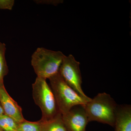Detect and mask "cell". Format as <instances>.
I'll return each instance as SVG.
<instances>
[{
  "instance_id": "cell-1",
  "label": "cell",
  "mask_w": 131,
  "mask_h": 131,
  "mask_svg": "<svg viewBox=\"0 0 131 131\" xmlns=\"http://www.w3.org/2000/svg\"><path fill=\"white\" fill-rule=\"evenodd\" d=\"M118 105L110 94H98L84 105L89 122L96 121L114 127Z\"/></svg>"
},
{
  "instance_id": "cell-2",
  "label": "cell",
  "mask_w": 131,
  "mask_h": 131,
  "mask_svg": "<svg viewBox=\"0 0 131 131\" xmlns=\"http://www.w3.org/2000/svg\"><path fill=\"white\" fill-rule=\"evenodd\" d=\"M49 79L59 112L61 114H65L75 106L85 105L88 102L66 83L59 72Z\"/></svg>"
},
{
  "instance_id": "cell-3",
  "label": "cell",
  "mask_w": 131,
  "mask_h": 131,
  "mask_svg": "<svg viewBox=\"0 0 131 131\" xmlns=\"http://www.w3.org/2000/svg\"><path fill=\"white\" fill-rule=\"evenodd\" d=\"M65 56L62 52L39 47L32 56L31 63L37 77L46 80L59 72Z\"/></svg>"
},
{
  "instance_id": "cell-4",
  "label": "cell",
  "mask_w": 131,
  "mask_h": 131,
  "mask_svg": "<svg viewBox=\"0 0 131 131\" xmlns=\"http://www.w3.org/2000/svg\"><path fill=\"white\" fill-rule=\"evenodd\" d=\"M46 80L37 77L32 84L33 98L41 110L42 121L51 119L59 113L54 94Z\"/></svg>"
},
{
  "instance_id": "cell-5",
  "label": "cell",
  "mask_w": 131,
  "mask_h": 131,
  "mask_svg": "<svg viewBox=\"0 0 131 131\" xmlns=\"http://www.w3.org/2000/svg\"><path fill=\"white\" fill-rule=\"evenodd\" d=\"M59 73L65 81L79 95L88 101L91 98L87 96L82 88V79L80 63L71 54L65 56L59 69Z\"/></svg>"
},
{
  "instance_id": "cell-6",
  "label": "cell",
  "mask_w": 131,
  "mask_h": 131,
  "mask_svg": "<svg viewBox=\"0 0 131 131\" xmlns=\"http://www.w3.org/2000/svg\"><path fill=\"white\" fill-rule=\"evenodd\" d=\"M64 124L69 131H86L89 121L84 105L72 107L68 113L62 115Z\"/></svg>"
},
{
  "instance_id": "cell-7",
  "label": "cell",
  "mask_w": 131,
  "mask_h": 131,
  "mask_svg": "<svg viewBox=\"0 0 131 131\" xmlns=\"http://www.w3.org/2000/svg\"><path fill=\"white\" fill-rule=\"evenodd\" d=\"M0 103L4 114L11 117L17 123L25 120L21 107L9 95L6 90L4 83L0 85Z\"/></svg>"
},
{
  "instance_id": "cell-8",
  "label": "cell",
  "mask_w": 131,
  "mask_h": 131,
  "mask_svg": "<svg viewBox=\"0 0 131 131\" xmlns=\"http://www.w3.org/2000/svg\"><path fill=\"white\" fill-rule=\"evenodd\" d=\"M114 127L115 131H131L130 105H118Z\"/></svg>"
},
{
  "instance_id": "cell-9",
  "label": "cell",
  "mask_w": 131,
  "mask_h": 131,
  "mask_svg": "<svg viewBox=\"0 0 131 131\" xmlns=\"http://www.w3.org/2000/svg\"><path fill=\"white\" fill-rule=\"evenodd\" d=\"M40 121L42 124V131H69L64 124L62 115L60 113L51 119Z\"/></svg>"
},
{
  "instance_id": "cell-10",
  "label": "cell",
  "mask_w": 131,
  "mask_h": 131,
  "mask_svg": "<svg viewBox=\"0 0 131 131\" xmlns=\"http://www.w3.org/2000/svg\"><path fill=\"white\" fill-rule=\"evenodd\" d=\"M6 50V45L0 42V83H3V79L8 73V68L5 58V52Z\"/></svg>"
},
{
  "instance_id": "cell-11",
  "label": "cell",
  "mask_w": 131,
  "mask_h": 131,
  "mask_svg": "<svg viewBox=\"0 0 131 131\" xmlns=\"http://www.w3.org/2000/svg\"><path fill=\"white\" fill-rule=\"evenodd\" d=\"M18 124L6 115L0 117V128L3 131H17Z\"/></svg>"
},
{
  "instance_id": "cell-12",
  "label": "cell",
  "mask_w": 131,
  "mask_h": 131,
  "mask_svg": "<svg viewBox=\"0 0 131 131\" xmlns=\"http://www.w3.org/2000/svg\"><path fill=\"white\" fill-rule=\"evenodd\" d=\"M17 131H42L41 121L30 122L25 120L19 123Z\"/></svg>"
},
{
  "instance_id": "cell-13",
  "label": "cell",
  "mask_w": 131,
  "mask_h": 131,
  "mask_svg": "<svg viewBox=\"0 0 131 131\" xmlns=\"http://www.w3.org/2000/svg\"><path fill=\"white\" fill-rule=\"evenodd\" d=\"M14 3V0H0V9L12 10Z\"/></svg>"
},
{
  "instance_id": "cell-14",
  "label": "cell",
  "mask_w": 131,
  "mask_h": 131,
  "mask_svg": "<svg viewBox=\"0 0 131 131\" xmlns=\"http://www.w3.org/2000/svg\"><path fill=\"white\" fill-rule=\"evenodd\" d=\"M34 2L38 4H46V5H57L60 3L59 1H46V0H36Z\"/></svg>"
},
{
  "instance_id": "cell-15",
  "label": "cell",
  "mask_w": 131,
  "mask_h": 131,
  "mask_svg": "<svg viewBox=\"0 0 131 131\" xmlns=\"http://www.w3.org/2000/svg\"><path fill=\"white\" fill-rule=\"evenodd\" d=\"M3 114H4V111H3V109L1 103H0V117H1Z\"/></svg>"
},
{
  "instance_id": "cell-16",
  "label": "cell",
  "mask_w": 131,
  "mask_h": 131,
  "mask_svg": "<svg viewBox=\"0 0 131 131\" xmlns=\"http://www.w3.org/2000/svg\"><path fill=\"white\" fill-rule=\"evenodd\" d=\"M0 131H3V130L2 129H1V128H0Z\"/></svg>"
},
{
  "instance_id": "cell-17",
  "label": "cell",
  "mask_w": 131,
  "mask_h": 131,
  "mask_svg": "<svg viewBox=\"0 0 131 131\" xmlns=\"http://www.w3.org/2000/svg\"><path fill=\"white\" fill-rule=\"evenodd\" d=\"M2 84H3V83H2ZM1 83H0V85H1Z\"/></svg>"
}]
</instances>
